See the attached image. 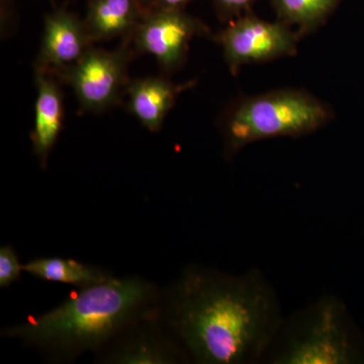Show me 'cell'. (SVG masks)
I'll list each match as a JSON object with an SVG mask.
<instances>
[{
  "mask_svg": "<svg viewBox=\"0 0 364 364\" xmlns=\"http://www.w3.org/2000/svg\"><path fill=\"white\" fill-rule=\"evenodd\" d=\"M177 92L176 86L165 79H138L128 85L129 109L148 130L159 131Z\"/></svg>",
  "mask_w": 364,
  "mask_h": 364,
  "instance_id": "obj_11",
  "label": "cell"
},
{
  "mask_svg": "<svg viewBox=\"0 0 364 364\" xmlns=\"http://www.w3.org/2000/svg\"><path fill=\"white\" fill-rule=\"evenodd\" d=\"M342 0H272L279 21L311 32L337 9Z\"/></svg>",
  "mask_w": 364,
  "mask_h": 364,
  "instance_id": "obj_14",
  "label": "cell"
},
{
  "mask_svg": "<svg viewBox=\"0 0 364 364\" xmlns=\"http://www.w3.org/2000/svg\"><path fill=\"white\" fill-rule=\"evenodd\" d=\"M37 88L32 141L33 152L46 166L63 126V98L58 86L47 73H37Z\"/></svg>",
  "mask_w": 364,
  "mask_h": 364,
  "instance_id": "obj_10",
  "label": "cell"
},
{
  "mask_svg": "<svg viewBox=\"0 0 364 364\" xmlns=\"http://www.w3.org/2000/svg\"><path fill=\"white\" fill-rule=\"evenodd\" d=\"M23 265L18 260L13 246L4 245L0 248V287L6 289L20 279Z\"/></svg>",
  "mask_w": 364,
  "mask_h": 364,
  "instance_id": "obj_15",
  "label": "cell"
},
{
  "mask_svg": "<svg viewBox=\"0 0 364 364\" xmlns=\"http://www.w3.org/2000/svg\"><path fill=\"white\" fill-rule=\"evenodd\" d=\"M102 350V363L172 364L189 359L163 325L159 311L130 326Z\"/></svg>",
  "mask_w": 364,
  "mask_h": 364,
  "instance_id": "obj_7",
  "label": "cell"
},
{
  "mask_svg": "<svg viewBox=\"0 0 364 364\" xmlns=\"http://www.w3.org/2000/svg\"><path fill=\"white\" fill-rule=\"evenodd\" d=\"M215 1L223 13L238 14L248 9L257 0H215Z\"/></svg>",
  "mask_w": 364,
  "mask_h": 364,
  "instance_id": "obj_16",
  "label": "cell"
},
{
  "mask_svg": "<svg viewBox=\"0 0 364 364\" xmlns=\"http://www.w3.org/2000/svg\"><path fill=\"white\" fill-rule=\"evenodd\" d=\"M85 23L64 11L47 16L42 47L37 60V73L62 71L75 64L90 48Z\"/></svg>",
  "mask_w": 364,
  "mask_h": 364,
  "instance_id": "obj_9",
  "label": "cell"
},
{
  "mask_svg": "<svg viewBox=\"0 0 364 364\" xmlns=\"http://www.w3.org/2000/svg\"><path fill=\"white\" fill-rule=\"evenodd\" d=\"M138 0H92L85 21L91 41L135 32L143 20Z\"/></svg>",
  "mask_w": 364,
  "mask_h": 364,
  "instance_id": "obj_12",
  "label": "cell"
},
{
  "mask_svg": "<svg viewBox=\"0 0 364 364\" xmlns=\"http://www.w3.org/2000/svg\"><path fill=\"white\" fill-rule=\"evenodd\" d=\"M277 364H349L363 360L342 301L325 296L282 323L267 352Z\"/></svg>",
  "mask_w": 364,
  "mask_h": 364,
  "instance_id": "obj_3",
  "label": "cell"
},
{
  "mask_svg": "<svg viewBox=\"0 0 364 364\" xmlns=\"http://www.w3.org/2000/svg\"><path fill=\"white\" fill-rule=\"evenodd\" d=\"M159 318L188 358L202 364L262 359L284 323L262 273L232 275L202 267L186 268L161 294Z\"/></svg>",
  "mask_w": 364,
  "mask_h": 364,
  "instance_id": "obj_1",
  "label": "cell"
},
{
  "mask_svg": "<svg viewBox=\"0 0 364 364\" xmlns=\"http://www.w3.org/2000/svg\"><path fill=\"white\" fill-rule=\"evenodd\" d=\"M126 50L107 52L90 48L75 64L62 71L86 111L107 109L119 100L127 83Z\"/></svg>",
  "mask_w": 364,
  "mask_h": 364,
  "instance_id": "obj_6",
  "label": "cell"
},
{
  "mask_svg": "<svg viewBox=\"0 0 364 364\" xmlns=\"http://www.w3.org/2000/svg\"><path fill=\"white\" fill-rule=\"evenodd\" d=\"M138 1H144V0H138Z\"/></svg>",
  "mask_w": 364,
  "mask_h": 364,
  "instance_id": "obj_18",
  "label": "cell"
},
{
  "mask_svg": "<svg viewBox=\"0 0 364 364\" xmlns=\"http://www.w3.org/2000/svg\"><path fill=\"white\" fill-rule=\"evenodd\" d=\"M189 0H159L163 9H179L183 4H188Z\"/></svg>",
  "mask_w": 364,
  "mask_h": 364,
  "instance_id": "obj_17",
  "label": "cell"
},
{
  "mask_svg": "<svg viewBox=\"0 0 364 364\" xmlns=\"http://www.w3.org/2000/svg\"><path fill=\"white\" fill-rule=\"evenodd\" d=\"M23 270L37 279L71 284L79 289L100 284L114 277L107 270L70 258H36L26 263Z\"/></svg>",
  "mask_w": 364,
  "mask_h": 364,
  "instance_id": "obj_13",
  "label": "cell"
},
{
  "mask_svg": "<svg viewBox=\"0 0 364 364\" xmlns=\"http://www.w3.org/2000/svg\"><path fill=\"white\" fill-rule=\"evenodd\" d=\"M203 26L179 9H163L144 16L134 35L139 51L152 55L165 69L181 63L189 43Z\"/></svg>",
  "mask_w": 364,
  "mask_h": 364,
  "instance_id": "obj_8",
  "label": "cell"
},
{
  "mask_svg": "<svg viewBox=\"0 0 364 364\" xmlns=\"http://www.w3.org/2000/svg\"><path fill=\"white\" fill-rule=\"evenodd\" d=\"M156 287L136 277L80 287L58 306L6 328L2 336L18 340L51 360L71 361L102 351L138 321L158 313Z\"/></svg>",
  "mask_w": 364,
  "mask_h": 364,
  "instance_id": "obj_2",
  "label": "cell"
},
{
  "mask_svg": "<svg viewBox=\"0 0 364 364\" xmlns=\"http://www.w3.org/2000/svg\"><path fill=\"white\" fill-rule=\"evenodd\" d=\"M219 39L225 59L233 72L245 64L293 56L298 45V35L286 23H269L250 16L234 21Z\"/></svg>",
  "mask_w": 364,
  "mask_h": 364,
  "instance_id": "obj_5",
  "label": "cell"
},
{
  "mask_svg": "<svg viewBox=\"0 0 364 364\" xmlns=\"http://www.w3.org/2000/svg\"><path fill=\"white\" fill-rule=\"evenodd\" d=\"M330 119L328 107L305 92L282 90L242 102L227 124L228 150L273 136L312 133Z\"/></svg>",
  "mask_w": 364,
  "mask_h": 364,
  "instance_id": "obj_4",
  "label": "cell"
}]
</instances>
